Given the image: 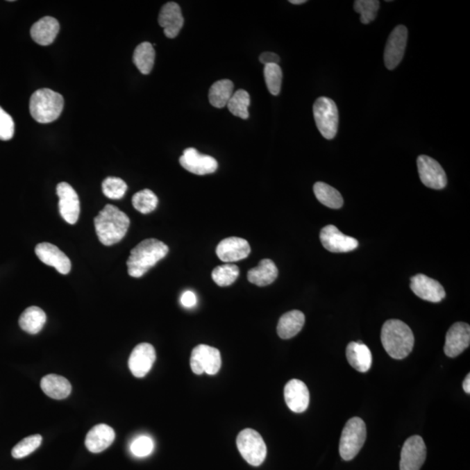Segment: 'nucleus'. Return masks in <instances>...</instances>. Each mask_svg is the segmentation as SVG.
Wrapping results in <instances>:
<instances>
[{
	"label": "nucleus",
	"mask_w": 470,
	"mask_h": 470,
	"mask_svg": "<svg viewBox=\"0 0 470 470\" xmlns=\"http://www.w3.org/2000/svg\"><path fill=\"white\" fill-rule=\"evenodd\" d=\"M96 233L99 242L112 246L125 237L130 226V219L124 212L112 205H106L94 219Z\"/></svg>",
	"instance_id": "f257e3e1"
},
{
	"label": "nucleus",
	"mask_w": 470,
	"mask_h": 470,
	"mask_svg": "<svg viewBox=\"0 0 470 470\" xmlns=\"http://www.w3.org/2000/svg\"><path fill=\"white\" fill-rule=\"evenodd\" d=\"M169 249L156 239H146L130 253L126 262L130 276L140 278L167 256Z\"/></svg>",
	"instance_id": "f03ea898"
},
{
	"label": "nucleus",
	"mask_w": 470,
	"mask_h": 470,
	"mask_svg": "<svg viewBox=\"0 0 470 470\" xmlns=\"http://www.w3.org/2000/svg\"><path fill=\"white\" fill-rule=\"evenodd\" d=\"M383 348L390 358H406L412 352L414 337L412 330L400 320H389L383 324L380 335Z\"/></svg>",
	"instance_id": "7ed1b4c3"
},
{
	"label": "nucleus",
	"mask_w": 470,
	"mask_h": 470,
	"mask_svg": "<svg viewBox=\"0 0 470 470\" xmlns=\"http://www.w3.org/2000/svg\"><path fill=\"white\" fill-rule=\"evenodd\" d=\"M64 108L63 96L49 88L34 92L30 99V112L41 124H48L58 119Z\"/></svg>",
	"instance_id": "20e7f679"
},
{
	"label": "nucleus",
	"mask_w": 470,
	"mask_h": 470,
	"mask_svg": "<svg viewBox=\"0 0 470 470\" xmlns=\"http://www.w3.org/2000/svg\"><path fill=\"white\" fill-rule=\"evenodd\" d=\"M367 428L361 418L353 417L343 428L339 441V455L345 461L354 459L365 444Z\"/></svg>",
	"instance_id": "39448f33"
},
{
	"label": "nucleus",
	"mask_w": 470,
	"mask_h": 470,
	"mask_svg": "<svg viewBox=\"0 0 470 470\" xmlns=\"http://www.w3.org/2000/svg\"><path fill=\"white\" fill-rule=\"evenodd\" d=\"M313 112L319 132L325 139H334L339 126V112L335 101L328 97L318 98L314 102Z\"/></svg>",
	"instance_id": "423d86ee"
},
{
	"label": "nucleus",
	"mask_w": 470,
	"mask_h": 470,
	"mask_svg": "<svg viewBox=\"0 0 470 470\" xmlns=\"http://www.w3.org/2000/svg\"><path fill=\"white\" fill-rule=\"evenodd\" d=\"M236 442L242 458L250 465L258 467L265 461L267 446L258 432L246 428L238 435Z\"/></svg>",
	"instance_id": "0eeeda50"
},
{
	"label": "nucleus",
	"mask_w": 470,
	"mask_h": 470,
	"mask_svg": "<svg viewBox=\"0 0 470 470\" xmlns=\"http://www.w3.org/2000/svg\"><path fill=\"white\" fill-rule=\"evenodd\" d=\"M190 366L192 371L196 375L205 373L209 376H215L221 369V352L210 346L198 345L192 351Z\"/></svg>",
	"instance_id": "6e6552de"
},
{
	"label": "nucleus",
	"mask_w": 470,
	"mask_h": 470,
	"mask_svg": "<svg viewBox=\"0 0 470 470\" xmlns=\"http://www.w3.org/2000/svg\"><path fill=\"white\" fill-rule=\"evenodd\" d=\"M418 173L425 186L432 190H441L447 186V175L437 160L427 156L417 158Z\"/></svg>",
	"instance_id": "1a4fd4ad"
},
{
	"label": "nucleus",
	"mask_w": 470,
	"mask_h": 470,
	"mask_svg": "<svg viewBox=\"0 0 470 470\" xmlns=\"http://www.w3.org/2000/svg\"><path fill=\"white\" fill-rule=\"evenodd\" d=\"M427 448L423 439L413 435L404 442L401 453L400 470H420L426 460Z\"/></svg>",
	"instance_id": "9d476101"
},
{
	"label": "nucleus",
	"mask_w": 470,
	"mask_h": 470,
	"mask_svg": "<svg viewBox=\"0 0 470 470\" xmlns=\"http://www.w3.org/2000/svg\"><path fill=\"white\" fill-rule=\"evenodd\" d=\"M408 42V29L403 25L397 26L390 33L384 51V62L389 70L399 66L405 53Z\"/></svg>",
	"instance_id": "9b49d317"
},
{
	"label": "nucleus",
	"mask_w": 470,
	"mask_h": 470,
	"mask_svg": "<svg viewBox=\"0 0 470 470\" xmlns=\"http://www.w3.org/2000/svg\"><path fill=\"white\" fill-rule=\"evenodd\" d=\"M57 194L58 201V209L60 214L65 221L71 225L78 221L81 212L80 199L76 191L71 185L67 183H61L57 186Z\"/></svg>",
	"instance_id": "f8f14e48"
},
{
	"label": "nucleus",
	"mask_w": 470,
	"mask_h": 470,
	"mask_svg": "<svg viewBox=\"0 0 470 470\" xmlns=\"http://www.w3.org/2000/svg\"><path fill=\"white\" fill-rule=\"evenodd\" d=\"M322 246L329 252L348 253L358 248V240L344 235L335 226L328 225L321 229Z\"/></svg>",
	"instance_id": "ddd939ff"
},
{
	"label": "nucleus",
	"mask_w": 470,
	"mask_h": 470,
	"mask_svg": "<svg viewBox=\"0 0 470 470\" xmlns=\"http://www.w3.org/2000/svg\"><path fill=\"white\" fill-rule=\"evenodd\" d=\"M180 163L185 169L197 175L212 174L218 168L217 160L214 157L200 153L193 147L185 149Z\"/></svg>",
	"instance_id": "4468645a"
},
{
	"label": "nucleus",
	"mask_w": 470,
	"mask_h": 470,
	"mask_svg": "<svg viewBox=\"0 0 470 470\" xmlns=\"http://www.w3.org/2000/svg\"><path fill=\"white\" fill-rule=\"evenodd\" d=\"M410 288L417 296L433 303H440L446 296L441 283L425 274H419L411 278Z\"/></svg>",
	"instance_id": "2eb2a0df"
},
{
	"label": "nucleus",
	"mask_w": 470,
	"mask_h": 470,
	"mask_svg": "<svg viewBox=\"0 0 470 470\" xmlns=\"http://www.w3.org/2000/svg\"><path fill=\"white\" fill-rule=\"evenodd\" d=\"M156 360V352L149 343H140L133 349L128 366L133 376L142 378L150 371Z\"/></svg>",
	"instance_id": "dca6fc26"
},
{
	"label": "nucleus",
	"mask_w": 470,
	"mask_h": 470,
	"mask_svg": "<svg viewBox=\"0 0 470 470\" xmlns=\"http://www.w3.org/2000/svg\"><path fill=\"white\" fill-rule=\"evenodd\" d=\"M470 344V327L464 322H456L446 335L444 353L451 358L461 355Z\"/></svg>",
	"instance_id": "f3484780"
},
{
	"label": "nucleus",
	"mask_w": 470,
	"mask_h": 470,
	"mask_svg": "<svg viewBox=\"0 0 470 470\" xmlns=\"http://www.w3.org/2000/svg\"><path fill=\"white\" fill-rule=\"evenodd\" d=\"M36 255L46 265L53 267L58 273L69 274L71 260L61 250L51 243L43 242L36 246Z\"/></svg>",
	"instance_id": "a211bd4d"
},
{
	"label": "nucleus",
	"mask_w": 470,
	"mask_h": 470,
	"mask_svg": "<svg viewBox=\"0 0 470 470\" xmlns=\"http://www.w3.org/2000/svg\"><path fill=\"white\" fill-rule=\"evenodd\" d=\"M285 401L289 410L294 413H303L310 405V391L306 384L300 380H289L284 389Z\"/></svg>",
	"instance_id": "6ab92c4d"
},
{
	"label": "nucleus",
	"mask_w": 470,
	"mask_h": 470,
	"mask_svg": "<svg viewBox=\"0 0 470 470\" xmlns=\"http://www.w3.org/2000/svg\"><path fill=\"white\" fill-rule=\"evenodd\" d=\"M251 253L249 243L245 239L229 237L219 243L216 253L224 262H235L244 260Z\"/></svg>",
	"instance_id": "aec40b11"
},
{
	"label": "nucleus",
	"mask_w": 470,
	"mask_h": 470,
	"mask_svg": "<svg viewBox=\"0 0 470 470\" xmlns=\"http://www.w3.org/2000/svg\"><path fill=\"white\" fill-rule=\"evenodd\" d=\"M158 22L164 29L165 35L169 39H174L184 25V18L180 6L175 2L167 3L160 10Z\"/></svg>",
	"instance_id": "412c9836"
},
{
	"label": "nucleus",
	"mask_w": 470,
	"mask_h": 470,
	"mask_svg": "<svg viewBox=\"0 0 470 470\" xmlns=\"http://www.w3.org/2000/svg\"><path fill=\"white\" fill-rule=\"evenodd\" d=\"M115 439L113 428L106 424H98L88 432L85 447L92 453H101L112 445Z\"/></svg>",
	"instance_id": "4be33fe9"
},
{
	"label": "nucleus",
	"mask_w": 470,
	"mask_h": 470,
	"mask_svg": "<svg viewBox=\"0 0 470 470\" xmlns=\"http://www.w3.org/2000/svg\"><path fill=\"white\" fill-rule=\"evenodd\" d=\"M60 29L58 20L53 17L47 16L33 24L31 28V36L40 46H49L56 39Z\"/></svg>",
	"instance_id": "5701e85b"
},
{
	"label": "nucleus",
	"mask_w": 470,
	"mask_h": 470,
	"mask_svg": "<svg viewBox=\"0 0 470 470\" xmlns=\"http://www.w3.org/2000/svg\"><path fill=\"white\" fill-rule=\"evenodd\" d=\"M346 355L349 364L359 372L366 373L371 368V351L362 342H350L346 346Z\"/></svg>",
	"instance_id": "b1692460"
},
{
	"label": "nucleus",
	"mask_w": 470,
	"mask_h": 470,
	"mask_svg": "<svg viewBox=\"0 0 470 470\" xmlns=\"http://www.w3.org/2000/svg\"><path fill=\"white\" fill-rule=\"evenodd\" d=\"M305 324V315L299 310H292L280 317L277 326L278 335L281 339L293 338L299 334Z\"/></svg>",
	"instance_id": "393cba45"
},
{
	"label": "nucleus",
	"mask_w": 470,
	"mask_h": 470,
	"mask_svg": "<svg viewBox=\"0 0 470 470\" xmlns=\"http://www.w3.org/2000/svg\"><path fill=\"white\" fill-rule=\"evenodd\" d=\"M40 386L47 396L55 400L65 399L69 396L72 392L69 380L63 376L53 375V374L44 376L41 380Z\"/></svg>",
	"instance_id": "a878e982"
},
{
	"label": "nucleus",
	"mask_w": 470,
	"mask_h": 470,
	"mask_svg": "<svg viewBox=\"0 0 470 470\" xmlns=\"http://www.w3.org/2000/svg\"><path fill=\"white\" fill-rule=\"evenodd\" d=\"M278 274L279 272L273 260L264 259L260 260L258 266L249 271L248 280L256 286H269L277 279Z\"/></svg>",
	"instance_id": "bb28decb"
},
{
	"label": "nucleus",
	"mask_w": 470,
	"mask_h": 470,
	"mask_svg": "<svg viewBox=\"0 0 470 470\" xmlns=\"http://www.w3.org/2000/svg\"><path fill=\"white\" fill-rule=\"evenodd\" d=\"M47 322V314L39 307L26 308L20 315L19 326L24 331L31 335H36L41 331Z\"/></svg>",
	"instance_id": "cd10ccee"
},
{
	"label": "nucleus",
	"mask_w": 470,
	"mask_h": 470,
	"mask_svg": "<svg viewBox=\"0 0 470 470\" xmlns=\"http://www.w3.org/2000/svg\"><path fill=\"white\" fill-rule=\"evenodd\" d=\"M133 63L142 74H149L156 60V51L152 44L143 42L136 47L133 53Z\"/></svg>",
	"instance_id": "c85d7f7f"
},
{
	"label": "nucleus",
	"mask_w": 470,
	"mask_h": 470,
	"mask_svg": "<svg viewBox=\"0 0 470 470\" xmlns=\"http://www.w3.org/2000/svg\"><path fill=\"white\" fill-rule=\"evenodd\" d=\"M233 94V83L229 80L216 81L209 90L208 99L216 108H223L228 105Z\"/></svg>",
	"instance_id": "c756f323"
},
{
	"label": "nucleus",
	"mask_w": 470,
	"mask_h": 470,
	"mask_svg": "<svg viewBox=\"0 0 470 470\" xmlns=\"http://www.w3.org/2000/svg\"><path fill=\"white\" fill-rule=\"evenodd\" d=\"M314 193L321 204L329 208L339 209L343 205V198L338 190L324 183L314 185Z\"/></svg>",
	"instance_id": "7c9ffc66"
},
{
	"label": "nucleus",
	"mask_w": 470,
	"mask_h": 470,
	"mask_svg": "<svg viewBox=\"0 0 470 470\" xmlns=\"http://www.w3.org/2000/svg\"><path fill=\"white\" fill-rule=\"evenodd\" d=\"M250 106V96L249 92L240 89V90L233 92L232 97L230 98L228 103V108L230 112L239 118L249 119V108Z\"/></svg>",
	"instance_id": "2f4dec72"
},
{
	"label": "nucleus",
	"mask_w": 470,
	"mask_h": 470,
	"mask_svg": "<svg viewBox=\"0 0 470 470\" xmlns=\"http://www.w3.org/2000/svg\"><path fill=\"white\" fill-rule=\"evenodd\" d=\"M132 202L137 211L146 215L156 210L159 200L153 191L144 190L133 195Z\"/></svg>",
	"instance_id": "473e14b6"
},
{
	"label": "nucleus",
	"mask_w": 470,
	"mask_h": 470,
	"mask_svg": "<svg viewBox=\"0 0 470 470\" xmlns=\"http://www.w3.org/2000/svg\"><path fill=\"white\" fill-rule=\"evenodd\" d=\"M240 274L239 267L235 264H225L212 270V278L219 287H228L232 285Z\"/></svg>",
	"instance_id": "72a5a7b5"
},
{
	"label": "nucleus",
	"mask_w": 470,
	"mask_h": 470,
	"mask_svg": "<svg viewBox=\"0 0 470 470\" xmlns=\"http://www.w3.org/2000/svg\"><path fill=\"white\" fill-rule=\"evenodd\" d=\"M264 77L267 89L271 94H280L281 83H283V71L279 65H267L264 67Z\"/></svg>",
	"instance_id": "f704fd0d"
},
{
	"label": "nucleus",
	"mask_w": 470,
	"mask_h": 470,
	"mask_svg": "<svg viewBox=\"0 0 470 470\" xmlns=\"http://www.w3.org/2000/svg\"><path fill=\"white\" fill-rule=\"evenodd\" d=\"M355 11L361 15V22L364 25L376 19L380 8V2L377 0H356L354 4Z\"/></svg>",
	"instance_id": "c9c22d12"
},
{
	"label": "nucleus",
	"mask_w": 470,
	"mask_h": 470,
	"mask_svg": "<svg viewBox=\"0 0 470 470\" xmlns=\"http://www.w3.org/2000/svg\"><path fill=\"white\" fill-rule=\"evenodd\" d=\"M102 190L106 196L111 200H119L124 197L128 185L119 178L108 177L103 181Z\"/></svg>",
	"instance_id": "e433bc0d"
},
{
	"label": "nucleus",
	"mask_w": 470,
	"mask_h": 470,
	"mask_svg": "<svg viewBox=\"0 0 470 470\" xmlns=\"http://www.w3.org/2000/svg\"><path fill=\"white\" fill-rule=\"evenodd\" d=\"M41 442H42V437L40 435H30L15 446L12 455L16 459L26 458L40 448Z\"/></svg>",
	"instance_id": "4c0bfd02"
},
{
	"label": "nucleus",
	"mask_w": 470,
	"mask_h": 470,
	"mask_svg": "<svg viewBox=\"0 0 470 470\" xmlns=\"http://www.w3.org/2000/svg\"><path fill=\"white\" fill-rule=\"evenodd\" d=\"M153 441L152 438L146 437V435H142V437H137L135 441L132 442L131 451L133 455L138 456V458H145L149 455L153 451Z\"/></svg>",
	"instance_id": "58836bf2"
},
{
	"label": "nucleus",
	"mask_w": 470,
	"mask_h": 470,
	"mask_svg": "<svg viewBox=\"0 0 470 470\" xmlns=\"http://www.w3.org/2000/svg\"><path fill=\"white\" fill-rule=\"evenodd\" d=\"M15 126L12 116L0 106V140H10L15 135Z\"/></svg>",
	"instance_id": "ea45409f"
},
{
	"label": "nucleus",
	"mask_w": 470,
	"mask_h": 470,
	"mask_svg": "<svg viewBox=\"0 0 470 470\" xmlns=\"http://www.w3.org/2000/svg\"><path fill=\"white\" fill-rule=\"evenodd\" d=\"M181 303L183 307L192 308L197 304L196 294L193 291H185L181 297Z\"/></svg>",
	"instance_id": "a19ab883"
},
{
	"label": "nucleus",
	"mask_w": 470,
	"mask_h": 470,
	"mask_svg": "<svg viewBox=\"0 0 470 470\" xmlns=\"http://www.w3.org/2000/svg\"><path fill=\"white\" fill-rule=\"evenodd\" d=\"M260 63H262L264 66H267V65H279L280 57L279 55H277L274 53H269V51H266V53H262L260 55Z\"/></svg>",
	"instance_id": "79ce46f5"
},
{
	"label": "nucleus",
	"mask_w": 470,
	"mask_h": 470,
	"mask_svg": "<svg viewBox=\"0 0 470 470\" xmlns=\"http://www.w3.org/2000/svg\"><path fill=\"white\" fill-rule=\"evenodd\" d=\"M463 389L467 394H470V375H467L462 383Z\"/></svg>",
	"instance_id": "37998d69"
},
{
	"label": "nucleus",
	"mask_w": 470,
	"mask_h": 470,
	"mask_svg": "<svg viewBox=\"0 0 470 470\" xmlns=\"http://www.w3.org/2000/svg\"><path fill=\"white\" fill-rule=\"evenodd\" d=\"M306 0H291L290 3L293 5H301L306 3Z\"/></svg>",
	"instance_id": "c03bdc74"
}]
</instances>
